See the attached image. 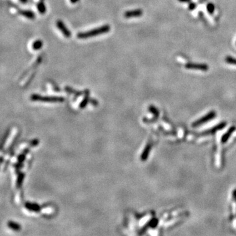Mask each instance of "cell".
Here are the masks:
<instances>
[{"instance_id":"18","label":"cell","mask_w":236,"mask_h":236,"mask_svg":"<svg viewBox=\"0 0 236 236\" xmlns=\"http://www.w3.org/2000/svg\"><path fill=\"white\" fill-rule=\"evenodd\" d=\"M20 2H21L22 3H27L28 0H20Z\"/></svg>"},{"instance_id":"13","label":"cell","mask_w":236,"mask_h":236,"mask_svg":"<svg viewBox=\"0 0 236 236\" xmlns=\"http://www.w3.org/2000/svg\"><path fill=\"white\" fill-rule=\"evenodd\" d=\"M150 146H148L146 147V148L145 149V150H144V153L142 154V159L143 160H145L147 158V157H148V154H149V152H150Z\"/></svg>"},{"instance_id":"1","label":"cell","mask_w":236,"mask_h":236,"mask_svg":"<svg viewBox=\"0 0 236 236\" xmlns=\"http://www.w3.org/2000/svg\"><path fill=\"white\" fill-rule=\"evenodd\" d=\"M111 30L110 26L108 24L103 25L101 27H98L96 28L92 29L91 30H88L84 32H80L77 34V37L79 39H87L89 37H92L96 36H99L101 34H106L108 33Z\"/></svg>"},{"instance_id":"4","label":"cell","mask_w":236,"mask_h":236,"mask_svg":"<svg viewBox=\"0 0 236 236\" xmlns=\"http://www.w3.org/2000/svg\"><path fill=\"white\" fill-rule=\"evenodd\" d=\"M56 26L60 30V31L62 32V34L66 37V38H70L71 36V33L70 31V30L66 27V26L65 25V24L61 21V20H58L56 22Z\"/></svg>"},{"instance_id":"3","label":"cell","mask_w":236,"mask_h":236,"mask_svg":"<svg viewBox=\"0 0 236 236\" xmlns=\"http://www.w3.org/2000/svg\"><path fill=\"white\" fill-rule=\"evenodd\" d=\"M185 68L188 70H200L203 71H207L209 70V66L206 64H198V63H187L185 65Z\"/></svg>"},{"instance_id":"17","label":"cell","mask_w":236,"mask_h":236,"mask_svg":"<svg viewBox=\"0 0 236 236\" xmlns=\"http://www.w3.org/2000/svg\"><path fill=\"white\" fill-rule=\"evenodd\" d=\"M70 2L71 3H76L77 2H78L79 1H80V0H70Z\"/></svg>"},{"instance_id":"6","label":"cell","mask_w":236,"mask_h":236,"mask_svg":"<svg viewBox=\"0 0 236 236\" xmlns=\"http://www.w3.org/2000/svg\"><path fill=\"white\" fill-rule=\"evenodd\" d=\"M215 114H216V113L214 112V111H211V112L209 113V114H208L207 115H206L205 116L201 118V119H200V120H199L197 121L196 122H195V123L193 124L194 127H197V126H198L199 125H201V124H202V123H204L207 122V121H209V120L213 119V118L215 116Z\"/></svg>"},{"instance_id":"7","label":"cell","mask_w":236,"mask_h":236,"mask_svg":"<svg viewBox=\"0 0 236 236\" xmlns=\"http://www.w3.org/2000/svg\"><path fill=\"white\" fill-rule=\"evenodd\" d=\"M19 14L29 19H34L36 17L35 13L29 10H18Z\"/></svg>"},{"instance_id":"11","label":"cell","mask_w":236,"mask_h":236,"mask_svg":"<svg viewBox=\"0 0 236 236\" xmlns=\"http://www.w3.org/2000/svg\"><path fill=\"white\" fill-rule=\"evenodd\" d=\"M225 62L229 64H232V65H235L236 66V58L230 57V56H228L225 58Z\"/></svg>"},{"instance_id":"12","label":"cell","mask_w":236,"mask_h":236,"mask_svg":"<svg viewBox=\"0 0 236 236\" xmlns=\"http://www.w3.org/2000/svg\"><path fill=\"white\" fill-rule=\"evenodd\" d=\"M214 9H215V6L213 3H209L207 5V10L208 12L210 13V14H213V13L214 11Z\"/></svg>"},{"instance_id":"14","label":"cell","mask_w":236,"mask_h":236,"mask_svg":"<svg viewBox=\"0 0 236 236\" xmlns=\"http://www.w3.org/2000/svg\"><path fill=\"white\" fill-rule=\"evenodd\" d=\"M196 8V4L195 3H190L188 6V9L190 11H192Z\"/></svg>"},{"instance_id":"9","label":"cell","mask_w":236,"mask_h":236,"mask_svg":"<svg viewBox=\"0 0 236 236\" xmlns=\"http://www.w3.org/2000/svg\"><path fill=\"white\" fill-rule=\"evenodd\" d=\"M43 42L42 40H40V39H37V40H36L34 43H32V49L35 50V51H37V50H39L40 49H42V47H43Z\"/></svg>"},{"instance_id":"8","label":"cell","mask_w":236,"mask_h":236,"mask_svg":"<svg viewBox=\"0 0 236 236\" xmlns=\"http://www.w3.org/2000/svg\"><path fill=\"white\" fill-rule=\"evenodd\" d=\"M37 10L39 12V13H40V14H42V15L45 14V13L46 12V10H47V9H46V7L45 5V3H43L42 0H41V1L37 4Z\"/></svg>"},{"instance_id":"5","label":"cell","mask_w":236,"mask_h":236,"mask_svg":"<svg viewBox=\"0 0 236 236\" xmlns=\"http://www.w3.org/2000/svg\"><path fill=\"white\" fill-rule=\"evenodd\" d=\"M142 15H143V11L140 9H137L130 10V11L125 12L123 16L126 18H130L140 17Z\"/></svg>"},{"instance_id":"2","label":"cell","mask_w":236,"mask_h":236,"mask_svg":"<svg viewBox=\"0 0 236 236\" xmlns=\"http://www.w3.org/2000/svg\"><path fill=\"white\" fill-rule=\"evenodd\" d=\"M32 101H43V102H62L64 98L57 97V96H42L38 95H33L31 96Z\"/></svg>"},{"instance_id":"16","label":"cell","mask_w":236,"mask_h":236,"mask_svg":"<svg viewBox=\"0 0 236 236\" xmlns=\"http://www.w3.org/2000/svg\"><path fill=\"white\" fill-rule=\"evenodd\" d=\"M179 1L181 3H188L190 2V0H179Z\"/></svg>"},{"instance_id":"15","label":"cell","mask_w":236,"mask_h":236,"mask_svg":"<svg viewBox=\"0 0 236 236\" xmlns=\"http://www.w3.org/2000/svg\"><path fill=\"white\" fill-rule=\"evenodd\" d=\"M9 226L12 228H14V229H18V226L17 224H15V223H12V222H11L9 223Z\"/></svg>"},{"instance_id":"10","label":"cell","mask_w":236,"mask_h":236,"mask_svg":"<svg viewBox=\"0 0 236 236\" xmlns=\"http://www.w3.org/2000/svg\"><path fill=\"white\" fill-rule=\"evenodd\" d=\"M235 127H231L230 129H229L228 130V132H227L224 136H223L222 139V141L223 143H224V142H226L227 141V140L229 139V137L230 136L231 134L233 133V131L235 130Z\"/></svg>"}]
</instances>
